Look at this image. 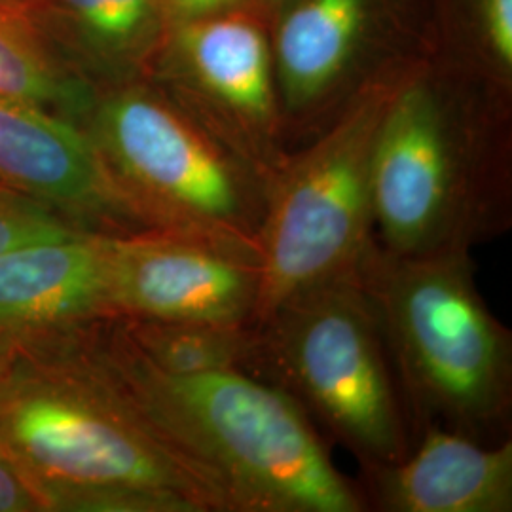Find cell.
Returning <instances> with one entry per match:
<instances>
[{"label":"cell","mask_w":512,"mask_h":512,"mask_svg":"<svg viewBox=\"0 0 512 512\" xmlns=\"http://www.w3.org/2000/svg\"><path fill=\"white\" fill-rule=\"evenodd\" d=\"M230 0H171V4L184 14H203L228 4Z\"/></svg>","instance_id":"ffe728a7"},{"label":"cell","mask_w":512,"mask_h":512,"mask_svg":"<svg viewBox=\"0 0 512 512\" xmlns=\"http://www.w3.org/2000/svg\"><path fill=\"white\" fill-rule=\"evenodd\" d=\"M389 97L372 93L268 183L255 325L311 287L359 272L374 243L372 148Z\"/></svg>","instance_id":"52a82bcc"},{"label":"cell","mask_w":512,"mask_h":512,"mask_svg":"<svg viewBox=\"0 0 512 512\" xmlns=\"http://www.w3.org/2000/svg\"><path fill=\"white\" fill-rule=\"evenodd\" d=\"M110 236L78 228L0 253V330L63 329L114 317Z\"/></svg>","instance_id":"8fae6325"},{"label":"cell","mask_w":512,"mask_h":512,"mask_svg":"<svg viewBox=\"0 0 512 512\" xmlns=\"http://www.w3.org/2000/svg\"><path fill=\"white\" fill-rule=\"evenodd\" d=\"M361 277L382 321L410 423L505 439L512 336L478 291L471 251L397 256L372 243Z\"/></svg>","instance_id":"3957f363"},{"label":"cell","mask_w":512,"mask_h":512,"mask_svg":"<svg viewBox=\"0 0 512 512\" xmlns=\"http://www.w3.org/2000/svg\"><path fill=\"white\" fill-rule=\"evenodd\" d=\"M363 0H308L283 23L279 74L289 112L311 110L329 95L348 63Z\"/></svg>","instance_id":"4fadbf2b"},{"label":"cell","mask_w":512,"mask_h":512,"mask_svg":"<svg viewBox=\"0 0 512 512\" xmlns=\"http://www.w3.org/2000/svg\"><path fill=\"white\" fill-rule=\"evenodd\" d=\"M0 2H4V4H12V6H19V8L29 10V8H31V4H33V2H37V0H0Z\"/></svg>","instance_id":"7402d4cb"},{"label":"cell","mask_w":512,"mask_h":512,"mask_svg":"<svg viewBox=\"0 0 512 512\" xmlns=\"http://www.w3.org/2000/svg\"><path fill=\"white\" fill-rule=\"evenodd\" d=\"M16 340H18V332H10V330H0V380L4 376V370L10 363L14 349H16Z\"/></svg>","instance_id":"44dd1931"},{"label":"cell","mask_w":512,"mask_h":512,"mask_svg":"<svg viewBox=\"0 0 512 512\" xmlns=\"http://www.w3.org/2000/svg\"><path fill=\"white\" fill-rule=\"evenodd\" d=\"M258 296L253 253L175 232L110 236L114 317L255 325Z\"/></svg>","instance_id":"ba28073f"},{"label":"cell","mask_w":512,"mask_h":512,"mask_svg":"<svg viewBox=\"0 0 512 512\" xmlns=\"http://www.w3.org/2000/svg\"><path fill=\"white\" fill-rule=\"evenodd\" d=\"M48 4L86 37L109 46L135 40L152 16V0H48Z\"/></svg>","instance_id":"2e32d148"},{"label":"cell","mask_w":512,"mask_h":512,"mask_svg":"<svg viewBox=\"0 0 512 512\" xmlns=\"http://www.w3.org/2000/svg\"><path fill=\"white\" fill-rule=\"evenodd\" d=\"M74 230H78L76 224L50 207L0 188V253L25 243L63 238Z\"/></svg>","instance_id":"e0dca14e"},{"label":"cell","mask_w":512,"mask_h":512,"mask_svg":"<svg viewBox=\"0 0 512 512\" xmlns=\"http://www.w3.org/2000/svg\"><path fill=\"white\" fill-rule=\"evenodd\" d=\"M0 446L42 511L234 512L101 363L84 325L18 332Z\"/></svg>","instance_id":"6da1fadb"},{"label":"cell","mask_w":512,"mask_h":512,"mask_svg":"<svg viewBox=\"0 0 512 512\" xmlns=\"http://www.w3.org/2000/svg\"><path fill=\"white\" fill-rule=\"evenodd\" d=\"M190 80L222 128L234 131L256 171L270 183L274 169L262 147L274 133L275 97L264 38L238 19H209L184 33Z\"/></svg>","instance_id":"7c38bea8"},{"label":"cell","mask_w":512,"mask_h":512,"mask_svg":"<svg viewBox=\"0 0 512 512\" xmlns=\"http://www.w3.org/2000/svg\"><path fill=\"white\" fill-rule=\"evenodd\" d=\"M366 505L384 512H511L512 440L427 425L397 463L366 471Z\"/></svg>","instance_id":"30bf717a"},{"label":"cell","mask_w":512,"mask_h":512,"mask_svg":"<svg viewBox=\"0 0 512 512\" xmlns=\"http://www.w3.org/2000/svg\"><path fill=\"white\" fill-rule=\"evenodd\" d=\"M0 188L50 207L78 228L147 232L122 202L88 129L0 95Z\"/></svg>","instance_id":"9c48e42d"},{"label":"cell","mask_w":512,"mask_h":512,"mask_svg":"<svg viewBox=\"0 0 512 512\" xmlns=\"http://www.w3.org/2000/svg\"><path fill=\"white\" fill-rule=\"evenodd\" d=\"M27 511H42V507L0 446V512Z\"/></svg>","instance_id":"ac0fdd59"},{"label":"cell","mask_w":512,"mask_h":512,"mask_svg":"<svg viewBox=\"0 0 512 512\" xmlns=\"http://www.w3.org/2000/svg\"><path fill=\"white\" fill-rule=\"evenodd\" d=\"M101 363L181 454L213 476L234 512H363L302 406L245 370L173 376L129 344L114 317L84 325Z\"/></svg>","instance_id":"7a4b0ae2"},{"label":"cell","mask_w":512,"mask_h":512,"mask_svg":"<svg viewBox=\"0 0 512 512\" xmlns=\"http://www.w3.org/2000/svg\"><path fill=\"white\" fill-rule=\"evenodd\" d=\"M88 133L147 232L213 239L258 256L268 183L162 97L122 90L92 107Z\"/></svg>","instance_id":"5b68a950"},{"label":"cell","mask_w":512,"mask_h":512,"mask_svg":"<svg viewBox=\"0 0 512 512\" xmlns=\"http://www.w3.org/2000/svg\"><path fill=\"white\" fill-rule=\"evenodd\" d=\"M129 344L165 374L190 376L215 370L256 374L260 338L255 325L114 317Z\"/></svg>","instance_id":"5bb4252c"},{"label":"cell","mask_w":512,"mask_h":512,"mask_svg":"<svg viewBox=\"0 0 512 512\" xmlns=\"http://www.w3.org/2000/svg\"><path fill=\"white\" fill-rule=\"evenodd\" d=\"M486 33L501 63H512V0H482Z\"/></svg>","instance_id":"d6986e66"},{"label":"cell","mask_w":512,"mask_h":512,"mask_svg":"<svg viewBox=\"0 0 512 512\" xmlns=\"http://www.w3.org/2000/svg\"><path fill=\"white\" fill-rule=\"evenodd\" d=\"M255 327L256 376L287 391L365 473L408 454L412 423L361 272L296 294Z\"/></svg>","instance_id":"277c9868"},{"label":"cell","mask_w":512,"mask_h":512,"mask_svg":"<svg viewBox=\"0 0 512 512\" xmlns=\"http://www.w3.org/2000/svg\"><path fill=\"white\" fill-rule=\"evenodd\" d=\"M505 186L473 171L444 101L412 84L385 103L372 148V226L385 253L471 251L511 226Z\"/></svg>","instance_id":"8992f818"},{"label":"cell","mask_w":512,"mask_h":512,"mask_svg":"<svg viewBox=\"0 0 512 512\" xmlns=\"http://www.w3.org/2000/svg\"><path fill=\"white\" fill-rule=\"evenodd\" d=\"M0 95L76 122L92 110L90 92L50 50L31 12L0 2Z\"/></svg>","instance_id":"9a60e30c"}]
</instances>
